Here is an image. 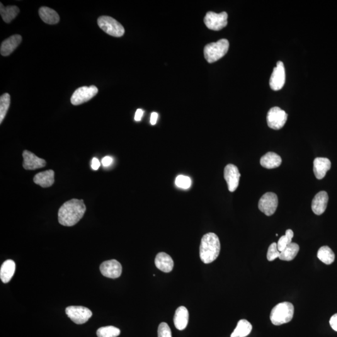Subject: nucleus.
<instances>
[{
  "mask_svg": "<svg viewBox=\"0 0 337 337\" xmlns=\"http://www.w3.org/2000/svg\"><path fill=\"white\" fill-rule=\"evenodd\" d=\"M229 48V41L226 39H221L217 42L206 45L203 49V54L208 63H213L224 57Z\"/></svg>",
  "mask_w": 337,
  "mask_h": 337,
  "instance_id": "obj_4",
  "label": "nucleus"
},
{
  "mask_svg": "<svg viewBox=\"0 0 337 337\" xmlns=\"http://www.w3.org/2000/svg\"><path fill=\"white\" fill-rule=\"evenodd\" d=\"M86 210V207L83 200L72 199L67 201L58 211L60 224L64 226H73L82 219Z\"/></svg>",
  "mask_w": 337,
  "mask_h": 337,
  "instance_id": "obj_1",
  "label": "nucleus"
},
{
  "mask_svg": "<svg viewBox=\"0 0 337 337\" xmlns=\"http://www.w3.org/2000/svg\"><path fill=\"white\" fill-rule=\"evenodd\" d=\"M176 184L179 188L188 189L191 186V180L188 176H178L176 179Z\"/></svg>",
  "mask_w": 337,
  "mask_h": 337,
  "instance_id": "obj_32",
  "label": "nucleus"
},
{
  "mask_svg": "<svg viewBox=\"0 0 337 337\" xmlns=\"http://www.w3.org/2000/svg\"><path fill=\"white\" fill-rule=\"evenodd\" d=\"M120 330L113 326L101 327L97 331L98 337H117L120 336Z\"/></svg>",
  "mask_w": 337,
  "mask_h": 337,
  "instance_id": "obj_29",
  "label": "nucleus"
},
{
  "mask_svg": "<svg viewBox=\"0 0 337 337\" xmlns=\"http://www.w3.org/2000/svg\"><path fill=\"white\" fill-rule=\"evenodd\" d=\"M19 12L18 7L16 6L4 7L3 4L0 3V14L5 23H10L18 15Z\"/></svg>",
  "mask_w": 337,
  "mask_h": 337,
  "instance_id": "obj_26",
  "label": "nucleus"
},
{
  "mask_svg": "<svg viewBox=\"0 0 337 337\" xmlns=\"http://www.w3.org/2000/svg\"><path fill=\"white\" fill-rule=\"evenodd\" d=\"M98 24L104 32L115 37H121L125 34V28L122 25L112 17L100 16L98 19Z\"/></svg>",
  "mask_w": 337,
  "mask_h": 337,
  "instance_id": "obj_5",
  "label": "nucleus"
},
{
  "mask_svg": "<svg viewBox=\"0 0 337 337\" xmlns=\"http://www.w3.org/2000/svg\"><path fill=\"white\" fill-rule=\"evenodd\" d=\"M331 168V162L326 157H317L314 161V173L317 179H322Z\"/></svg>",
  "mask_w": 337,
  "mask_h": 337,
  "instance_id": "obj_17",
  "label": "nucleus"
},
{
  "mask_svg": "<svg viewBox=\"0 0 337 337\" xmlns=\"http://www.w3.org/2000/svg\"><path fill=\"white\" fill-rule=\"evenodd\" d=\"M15 263L12 260H7L1 266L0 277L2 282L6 283L11 280L15 271Z\"/></svg>",
  "mask_w": 337,
  "mask_h": 337,
  "instance_id": "obj_23",
  "label": "nucleus"
},
{
  "mask_svg": "<svg viewBox=\"0 0 337 337\" xmlns=\"http://www.w3.org/2000/svg\"><path fill=\"white\" fill-rule=\"evenodd\" d=\"M101 166V163L99 161L96 157H94L93 160H92L91 167L94 170H98L99 167Z\"/></svg>",
  "mask_w": 337,
  "mask_h": 337,
  "instance_id": "obj_36",
  "label": "nucleus"
},
{
  "mask_svg": "<svg viewBox=\"0 0 337 337\" xmlns=\"http://www.w3.org/2000/svg\"><path fill=\"white\" fill-rule=\"evenodd\" d=\"M224 176L227 182L228 189L230 192H234L238 188L241 177L238 168L234 164L227 165L224 169Z\"/></svg>",
  "mask_w": 337,
  "mask_h": 337,
  "instance_id": "obj_11",
  "label": "nucleus"
},
{
  "mask_svg": "<svg viewBox=\"0 0 337 337\" xmlns=\"http://www.w3.org/2000/svg\"><path fill=\"white\" fill-rule=\"evenodd\" d=\"M285 82V71L284 65L282 62H278L277 66L273 68L270 79V86L271 89L278 91L283 88Z\"/></svg>",
  "mask_w": 337,
  "mask_h": 337,
  "instance_id": "obj_12",
  "label": "nucleus"
},
{
  "mask_svg": "<svg viewBox=\"0 0 337 337\" xmlns=\"http://www.w3.org/2000/svg\"><path fill=\"white\" fill-rule=\"evenodd\" d=\"M22 41V37L21 35H14L7 38L1 43L0 52L3 57H7L11 54L16 48L20 44Z\"/></svg>",
  "mask_w": 337,
  "mask_h": 337,
  "instance_id": "obj_16",
  "label": "nucleus"
},
{
  "mask_svg": "<svg viewBox=\"0 0 337 337\" xmlns=\"http://www.w3.org/2000/svg\"><path fill=\"white\" fill-rule=\"evenodd\" d=\"M67 317L75 324H83L91 318L92 312L88 308L81 306H71L67 308Z\"/></svg>",
  "mask_w": 337,
  "mask_h": 337,
  "instance_id": "obj_10",
  "label": "nucleus"
},
{
  "mask_svg": "<svg viewBox=\"0 0 337 337\" xmlns=\"http://www.w3.org/2000/svg\"><path fill=\"white\" fill-rule=\"evenodd\" d=\"M122 269L121 264L115 259L104 262L100 266L102 274L110 278L120 277L122 273Z\"/></svg>",
  "mask_w": 337,
  "mask_h": 337,
  "instance_id": "obj_13",
  "label": "nucleus"
},
{
  "mask_svg": "<svg viewBox=\"0 0 337 337\" xmlns=\"http://www.w3.org/2000/svg\"><path fill=\"white\" fill-rule=\"evenodd\" d=\"M23 166L26 170H35L44 167L47 164L45 160L40 158L28 150L23 151Z\"/></svg>",
  "mask_w": 337,
  "mask_h": 337,
  "instance_id": "obj_14",
  "label": "nucleus"
},
{
  "mask_svg": "<svg viewBox=\"0 0 337 337\" xmlns=\"http://www.w3.org/2000/svg\"><path fill=\"white\" fill-rule=\"evenodd\" d=\"M189 322V312L185 307L178 308L174 317V323L179 331H183L188 326Z\"/></svg>",
  "mask_w": 337,
  "mask_h": 337,
  "instance_id": "obj_19",
  "label": "nucleus"
},
{
  "mask_svg": "<svg viewBox=\"0 0 337 337\" xmlns=\"http://www.w3.org/2000/svg\"><path fill=\"white\" fill-rule=\"evenodd\" d=\"M252 329V325L249 321L245 319L241 320L230 337H246L251 333Z\"/></svg>",
  "mask_w": 337,
  "mask_h": 337,
  "instance_id": "obj_24",
  "label": "nucleus"
},
{
  "mask_svg": "<svg viewBox=\"0 0 337 337\" xmlns=\"http://www.w3.org/2000/svg\"><path fill=\"white\" fill-rule=\"evenodd\" d=\"M300 247L299 245L294 242L288 245L282 252H280L279 259L284 261H291L295 258L299 253Z\"/></svg>",
  "mask_w": 337,
  "mask_h": 337,
  "instance_id": "obj_25",
  "label": "nucleus"
},
{
  "mask_svg": "<svg viewBox=\"0 0 337 337\" xmlns=\"http://www.w3.org/2000/svg\"><path fill=\"white\" fill-rule=\"evenodd\" d=\"M330 325L335 331L337 332V314H334L330 320Z\"/></svg>",
  "mask_w": 337,
  "mask_h": 337,
  "instance_id": "obj_34",
  "label": "nucleus"
},
{
  "mask_svg": "<svg viewBox=\"0 0 337 337\" xmlns=\"http://www.w3.org/2000/svg\"><path fill=\"white\" fill-rule=\"evenodd\" d=\"M261 166L266 169H274L282 164V158L273 152H269L261 159Z\"/></svg>",
  "mask_w": 337,
  "mask_h": 337,
  "instance_id": "obj_21",
  "label": "nucleus"
},
{
  "mask_svg": "<svg viewBox=\"0 0 337 337\" xmlns=\"http://www.w3.org/2000/svg\"><path fill=\"white\" fill-rule=\"evenodd\" d=\"M39 15L45 23L55 25L60 21V16L57 12L48 7H41L39 9Z\"/></svg>",
  "mask_w": 337,
  "mask_h": 337,
  "instance_id": "obj_22",
  "label": "nucleus"
},
{
  "mask_svg": "<svg viewBox=\"0 0 337 337\" xmlns=\"http://www.w3.org/2000/svg\"><path fill=\"white\" fill-rule=\"evenodd\" d=\"M157 118H158V114L156 112L152 113L151 116V124L152 125H156L157 123Z\"/></svg>",
  "mask_w": 337,
  "mask_h": 337,
  "instance_id": "obj_38",
  "label": "nucleus"
},
{
  "mask_svg": "<svg viewBox=\"0 0 337 337\" xmlns=\"http://www.w3.org/2000/svg\"><path fill=\"white\" fill-rule=\"evenodd\" d=\"M287 117V114L285 111L278 107H273L269 111L267 116V122L271 129L278 130L284 126Z\"/></svg>",
  "mask_w": 337,
  "mask_h": 337,
  "instance_id": "obj_6",
  "label": "nucleus"
},
{
  "mask_svg": "<svg viewBox=\"0 0 337 337\" xmlns=\"http://www.w3.org/2000/svg\"><path fill=\"white\" fill-rule=\"evenodd\" d=\"M158 337H172L171 330L168 324L162 322L158 327Z\"/></svg>",
  "mask_w": 337,
  "mask_h": 337,
  "instance_id": "obj_33",
  "label": "nucleus"
},
{
  "mask_svg": "<svg viewBox=\"0 0 337 337\" xmlns=\"http://www.w3.org/2000/svg\"><path fill=\"white\" fill-rule=\"evenodd\" d=\"M98 93V89L95 86L80 87L74 91L71 98L73 105L77 106L86 103L95 96Z\"/></svg>",
  "mask_w": 337,
  "mask_h": 337,
  "instance_id": "obj_8",
  "label": "nucleus"
},
{
  "mask_svg": "<svg viewBox=\"0 0 337 337\" xmlns=\"http://www.w3.org/2000/svg\"><path fill=\"white\" fill-rule=\"evenodd\" d=\"M280 254V252L278 250L277 244L273 242L269 247L267 258L269 261H273L277 258H279Z\"/></svg>",
  "mask_w": 337,
  "mask_h": 337,
  "instance_id": "obj_31",
  "label": "nucleus"
},
{
  "mask_svg": "<svg viewBox=\"0 0 337 337\" xmlns=\"http://www.w3.org/2000/svg\"><path fill=\"white\" fill-rule=\"evenodd\" d=\"M10 105V96L8 93H4L0 98V123H2L5 118Z\"/></svg>",
  "mask_w": 337,
  "mask_h": 337,
  "instance_id": "obj_28",
  "label": "nucleus"
},
{
  "mask_svg": "<svg viewBox=\"0 0 337 337\" xmlns=\"http://www.w3.org/2000/svg\"><path fill=\"white\" fill-rule=\"evenodd\" d=\"M143 114H144V111L141 110V109H138V110L136 111V112H135V121H140L141 120Z\"/></svg>",
  "mask_w": 337,
  "mask_h": 337,
  "instance_id": "obj_37",
  "label": "nucleus"
},
{
  "mask_svg": "<svg viewBox=\"0 0 337 337\" xmlns=\"http://www.w3.org/2000/svg\"><path fill=\"white\" fill-rule=\"evenodd\" d=\"M329 196L326 191H321L317 193L312 200V211L316 215H322L326 211Z\"/></svg>",
  "mask_w": 337,
  "mask_h": 337,
  "instance_id": "obj_15",
  "label": "nucleus"
},
{
  "mask_svg": "<svg viewBox=\"0 0 337 337\" xmlns=\"http://www.w3.org/2000/svg\"><path fill=\"white\" fill-rule=\"evenodd\" d=\"M293 232L291 229L286 230L285 236L280 237L277 243V248L278 251L282 252L283 249L287 247L288 245L292 243V240L293 237Z\"/></svg>",
  "mask_w": 337,
  "mask_h": 337,
  "instance_id": "obj_30",
  "label": "nucleus"
},
{
  "mask_svg": "<svg viewBox=\"0 0 337 337\" xmlns=\"http://www.w3.org/2000/svg\"><path fill=\"white\" fill-rule=\"evenodd\" d=\"M317 258L325 264L331 265L335 261L336 256L329 246H323L321 247L317 252Z\"/></svg>",
  "mask_w": 337,
  "mask_h": 337,
  "instance_id": "obj_27",
  "label": "nucleus"
},
{
  "mask_svg": "<svg viewBox=\"0 0 337 337\" xmlns=\"http://www.w3.org/2000/svg\"><path fill=\"white\" fill-rule=\"evenodd\" d=\"M155 265L165 273L170 272L174 268V261L171 257L165 252H160L155 259Z\"/></svg>",
  "mask_w": 337,
  "mask_h": 337,
  "instance_id": "obj_18",
  "label": "nucleus"
},
{
  "mask_svg": "<svg viewBox=\"0 0 337 337\" xmlns=\"http://www.w3.org/2000/svg\"><path fill=\"white\" fill-rule=\"evenodd\" d=\"M113 158L110 156L104 157L103 159H102V164L104 167H108L110 166L113 162Z\"/></svg>",
  "mask_w": 337,
  "mask_h": 337,
  "instance_id": "obj_35",
  "label": "nucleus"
},
{
  "mask_svg": "<svg viewBox=\"0 0 337 337\" xmlns=\"http://www.w3.org/2000/svg\"><path fill=\"white\" fill-rule=\"evenodd\" d=\"M33 181L43 188H49L55 183V172L48 170L38 173L34 177Z\"/></svg>",
  "mask_w": 337,
  "mask_h": 337,
  "instance_id": "obj_20",
  "label": "nucleus"
},
{
  "mask_svg": "<svg viewBox=\"0 0 337 337\" xmlns=\"http://www.w3.org/2000/svg\"><path fill=\"white\" fill-rule=\"evenodd\" d=\"M277 196L273 193H267L262 196L259 201V208L268 216L273 215L277 210L278 206Z\"/></svg>",
  "mask_w": 337,
  "mask_h": 337,
  "instance_id": "obj_9",
  "label": "nucleus"
},
{
  "mask_svg": "<svg viewBox=\"0 0 337 337\" xmlns=\"http://www.w3.org/2000/svg\"><path fill=\"white\" fill-rule=\"evenodd\" d=\"M294 314V307L292 303H280L271 310L270 318L271 323L275 326L288 323L292 321Z\"/></svg>",
  "mask_w": 337,
  "mask_h": 337,
  "instance_id": "obj_3",
  "label": "nucleus"
},
{
  "mask_svg": "<svg viewBox=\"0 0 337 337\" xmlns=\"http://www.w3.org/2000/svg\"><path fill=\"white\" fill-rule=\"evenodd\" d=\"M220 243L219 237L214 233H207L201 239L200 246V258L204 264L214 262L219 256Z\"/></svg>",
  "mask_w": 337,
  "mask_h": 337,
  "instance_id": "obj_2",
  "label": "nucleus"
},
{
  "mask_svg": "<svg viewBox=\"0 0 337 337\" xmlns=\"http://www.w3.org/2000/svg\"><path fill=\"white\" fill-rule=\"evenodd\" d=\"M228 14L226 12L216 13L215 12H207L203 21L206 26L210 30L219 31L227 25Z\"/></svg>",
  "mask_w": 337,
  "mask_h": 337,
  "instance_id": "obj_7",
  "label": "nucleus"
}]
</instances>
